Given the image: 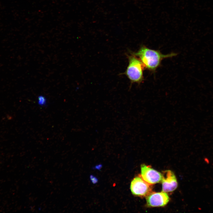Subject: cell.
I'll use <instances>...</instances> for the list:
<instances>
[{"instance_id": "8992f818", "label": "cell", "mask_w": 213, "mask_h": 213, "mask_svg": "<svg viewBox=\"0 0 213 213\" xmlns=\"http://www.w3.org/2000/svg\"><path fill=\"white\" fill-rule=\"evenodd\" d=\"M164 177L163 175L162 180V191L167 192L174 191L177 187L178 183L176 177L171 171L168 170L165 171Z\"/></svg>"}, {"instance_id": "52a82bcc", "label": "cell", "mask_w": 213, "mask_h": 213, "mask_svg": "<svg viewBox=\"0 0 213 213\" xmlns=\"http://www.w3.org/2000/svg\"><path fill=\"white\" fill-rule=\"evenodd\" d=\"M46 99L43 96L40 95L38 97V103L40 106L45 105L46 103Z\"/></svg>"}, {"instance_id": "3957f363", "label": "cell", "mask_w": 213, "mask_h": 213, "mask_svg": "<svg viewBox=\"0 0 213 213\" xmlns=\"http://www.w3.org/2000/svg\"><path fill=\"white\" fill-rule=\"evenodd\" d=\"M151 185L140 175L134 178L131 181L130 190L133 194L135 196H146L151 192Z\"/></svg>"}, {"instance_id": "6da1fadb", "label": "cell", "mask_w": 213, "mask_h": 213, "mask_svg": "<svg viewBox=\"0 0 213 213\" xmlns=\"http://www.w3.org/2000/svg\"><path fill=\"white\" fill-rule=\"evenodd\" d=\"M132 54L138 57L145 68L152 72L155 71L160 66L163 59L172 57L177 54L174 53L164 54L159 50L149 49L144 45L142 46L137 52Z\"/></svg>"}, {"instance_id": "ba28073f", "label": "cell", "mask_w": 213, "mask_h": 213, "mask_svg": "<svg viewBox=\"0 0 213 213\" xmlns=\"http://www.w3.org/2000/svg\"><path fill=\"white\" fill-rule=\"evenodd\" d=\"M91 179L92 182L94 183H96L97 181V179L95 177L93 176V175L91 176Z\"/></svg>"}, {"instance_id": "277c9868", "label": "cell", "mask_w": 213, "mask_h": 213, "mask_svg": "<svg viewBox=\"0 0 213 213\" xmlns=\"http://www.w3.org/2000/svg\"><path fill=\"white\" fill-rule=\"evenodd\" d=\"M141 173L143 180L151 185L159 183L162 179L161 173L144 164L141 166Z\"/></svg>"}, {"instance_id": "7a4b0ae2", "label": "cell", "mask_w": 213, "mask_h": 213, "mask_svg": "<svg viewBox=\"0 0 213 213\" xmlns=\"http://www.w3.org/2000/svg\"><path fill=\"white\" fill-rule=\"evenodd\" d=\"M128 57L129 64L124 73L131 83H142L144 80V65L139 59L132 54Z\"/></svg>"}, {"instance_id": "5b68a950", "label": "cell", "mask_w": 213, "mask_h": 213, "mask_svg": "<svg viewBox=\"0 0 213 213\" xmlns=\"http://www.w3.org/2000/svg\"><path fill=\"white\" fill-rule=\"evenodd\" d=\"M147 205L151 207L163 206L170 200L169 197L165 192H151L146 197Z\"/></svg>"}]
</instances>
